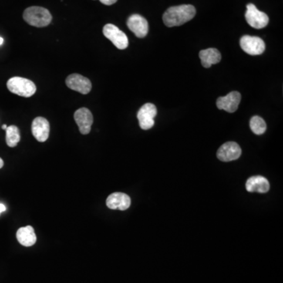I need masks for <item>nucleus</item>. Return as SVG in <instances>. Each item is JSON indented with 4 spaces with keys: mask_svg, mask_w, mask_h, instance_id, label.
Returning <instances> with one entry per match:
<instances>
[{
    "mask_svg": "<svg viewBox=\"0 0 283 283\" xmlns=\"http://www.w3.org/2000/svg\"><path fill=\"white\" fill-rule=\"evenodd\" d=\"M4 162L2 158H0V169H2L4 167Z\"/></svg>",
    "mask_w": 283,
    "mask_h": 283,
    "instance_id": "nucleus-22",
    "label": "nucleus"
},
{
    "mask_svg": "<svg viewBox=\"0 0 283 283\" xmlns=\"http://www.w3.org/2000/svg\"><path fill=\"white\" fill-rule=\"evenodd\" d=\"M157 108L152 103L143 105L138 112L139 126L143 130H149L154 125V117L157 115Z\"/></svg>",
    "mask_w": 283,
    "mask_h": 283,
    "instance_id": "nucleus-7",
    "label": "nucleus"
},
{
    "mask_svg": "<svg viewBox=\"0 0 283 283\" xmlns=\"http://www.w3.org/2000/svg\"><path fill=\"white\" fill-rule=\"evenodd\" d=\"M127 25L138 38H144L149 32L148 21L139 14H133L129 17Z\"/></svg>",
    "mask_w": 283,
    "mask_h": 283,
    "instance_id": "nucleus-10",
    "label": "nucleus"
},
{
    "mask_svg": "<svg viewBox=\"0 0 283 283\" xmlns=\"http://www.w3.org/2000/svg\"><path fill=\"white\" fill-rule=\"evenodd\" d=\"M106 206L110 210L124 211L130 207L131 198L126 193H113L106 199Z\"/></svg>",
    "mask_w": 283,
    "mask_h": 283,
    "instance_id": "nucleus-14",
    "label": "nucleus"
},
{
    "mask_svg": "<svg viewBox=\"0 0 283 283\" xmlns=\"http://www.w3.org/2000/svg\"><path fill=\"white\" fill-rule=\"evenodd\" d=\"M17 239L18 242L25 247H30L36 242V235L33 227L31 226L21 227L17 231Z\"/></svg>",
    "mask_w": 283,
    "mask_h": 283,
    "instance_id": "nucleus-16",
    "label": "nucleus"
},
{
    "mask_svg": "<svg viewBox=\"0 0 283 283\" xmlns=\"http://www.w3.org/2000/svg\"><path fill=\"white\" fill-rule=\"evenodd\" d=\"M23 18L28 25L38 28L48 26L52 21L49 11L41 7H28L24 12Z\"/></svg>",
    "mask_w": 283,
    "mask_h": 283,
    "instance_id": "nucleus-2",
    "label": "nucleus"
},
{
    "mask_svg": "<svg viewBox=\"0 0 283 283\" xmlns=\"http://www.w3.org/2000/svg\"><path fill=\"white\" fill-rule=\"evenodd\" d=\"M7 85L10 92L25 98L32 96L36 92V87L32 81L19 76L11 78Z\"/></svg>",
    "mask_w": 283,
    "mask_h": 283,
    "instance_id": "nucleus-3",
    "label": "nucleus"
},
{
    "mask_svg": "<svg viewBox=\"0 0 283 283\" xmlns=\"http://www.w3.org/2000/svg\"><path fill=\"white\" fill-rule=\"evenodd\" d=\"M247 191L257 192V193H265L268 192L270 189V184L268 180L264 176H252L247 180L246 183Z\"/></svg>",
    "mask_w": 283,
    "mask_h": 283,
    "instance_id": "nucleus-15",
    "label": "nucleus"
},
{
    "mask_svg": "<svg viewBox=\"0 0 283 283\" xmlns=\"http://www.w3.org/2000/svg\"><path fill=\"white\" fill-rule=\"evenodd\" d=\"M195 14V7L192 5L172 7L164 14V23L167 27L180 26L193 19Z\"/></svg>",
    "mask_w": 283,
    "mask_h": 283,
    "instance_id": "nucleus-1",
    "label": "nucleus"
},
{
    "mask_svg": "<svg viewBox=\"0 0 283 283\" xmlns=\"http://www.w3.org/2000/svg\"><path fill=\"white\" fill-rule=\"evenodd\" d=\"M74 119L79 127V132L83 135L90 133L93 124V116L91 111L87 108H80L74 113Z\"/></svg>",
    "mask_w": 283,
    "mask_h": 283,
    "instance_id": "nucleus-12",
    "label": "nucleus"
},
{
    "mask_svg": "<svg viewBox=\"0 0 283 283\" xmlns=\"http://www.w3.org/2000/svg\"><path fill=\"white\" fill-rule=\"evenodd\" d=\"M6 211V206L4 205L0 204V214L3 213V212Z\"/></svg>",
    "mask_w": 283,
    "mask_h": 283,
    "instance_id": "nucleus-21",
    "label": "nucleus"
},
{
    "mask_svg": "<svg viewBox=\"0 0 283 283\" xmlns=\"http://www.w3.org/2000/svg\"><path fill=\"white\" fill-rule=\"evenodd\" d=\"M247 11L245 17H246L247 23L250 26L257 28V29H261V28H265L268 25V22H269L268 16L265 13L259 11L254 4H249L247 6Z\"/></svg>",
    "mask_w": 283,
    "mask_h": 283,
    "instance_id": "nucleus-4",
    "label": "nucleus"
},
{
    "mask_svg": "<svg viewBox=\"0 0 283 283\" xmlns=\"http://www.w3.org/2000/svg\"><path fill=\"white\" fill-rule=\"evenodd\" d=\"M103 34L118 49L125 50L129 47L128 36L116 25L113 24L105 25L103 28Z\"/></svg>",
    "mask_w": 283,
    "mask_h": 283,
    "instance_id": "nucleus-5",
    "label": "nucleus"
},
{
    "mask_svg": "<svg viewBox=\"0 0 283 283\" xmlns=\"http://www.w3.org/2000/svg\"><path fill=\"white\" fill-rule=\"evenodd\" d=\"M32 133L37 141L44 143L48 140L50 135V124L45 118L36 117L32 124Z\"/></svg>",
    "mask_w": 283,
    "mask_h": 283,
    "instance_id": "nucleus-13",
    "label": "nucleus"
},
{
    "mask_svg": "<svg viewBox=\"0 0 283 283\" xmlns=\"http://www.w3.org/2000/svg\"><path fill=\"white\" fill-rule=\"evenodd\" d=\"M241 49L250 55L256 56L264 53L265 44L261 38L251 35H243L240 39Z\"/></svg>",
    "mask_w": 283,
    "mask_h": 283,
    "instance_id": "nucleus-6",
    "label": "nucleus"
},
{
    "mask_svg": "<svg viewBox=\"0 0 283 283\" xmlns=\"http://www.w3.org/2000/svg\"><path fill=\"white\" fill-rule=\"evenodd\" d=\"M241 154L239 145L234 142H228L220 146L217 151V157L222 161L228 162L237 160Z\"/></svg>",
    "mask_w": 283,
    "mask_h": 283,
    "instance_id": "nucleus-9",
    "label": "nucleus"
},
{
    "mask_svg": "<svg viewBox=\"0 0 283 283\" xmlns=\"http://www.w3.org/2000/svg\"><path fill=\"white\" fill-rule=\"evenodd\" d=\"M3 44H4V39L2 37H0V45H2Z\"/></svg>",
    "mask_w": 283,
    "mask_h": 283,
    "instance_id": "nucleus-23",
    "label": "nucleus"
},
{
    "mask_svg": "<svg viewBox=\"0 0 283 283\" xmlns=\"http://www.w3.org/2000/svg\"><path fill=\"white\" fill-rule=\"evenodd\" d=\"M241 99V94L239 92H230L226 96L220 97L217 99V108L219 109L227 111L228 113H234L239 106Z\"/></svg>",
    "mask_w": 283,
    "mask_h": 283,
    "instance_id": "nucleus-11",
    "label": "nucleus"
},
{
    "mask_svg": "<svg viewBox=\"0 0 283 283\" xmlns=\"http://www.w3.org/2000/svg\"><path fill=\"white\" fill-rule=\"evenodd\" d=\"M21 140L20 131L18 127L11 125L6 129V142L10 147H15Z\"/></svg>",
    "mask_w": 283,
    "mask_h": 283,
    "instance_id": "nucleus-18",
    "label": "nucleus"
},
{
    "mask_svg": "<svg viewBox=\"0 0 283 283\" xmlns=\"http://www.w3.org/2000/svg\"><path fill=\"white\" fill-rule=\"evenodd\" d=\"M65 84L71 90L76 91L83 95H87L92 91V85L90 79L79 74L74 73L69 75L66 78Z\"/></svg>",
    "mask_w": 283,
    "mask_h": 283,
    "instance_id": "nucleus-8",
    "label": "nucleus"
},
{
    "mask_svg": "<svg viewBox=\"0 0 283 283\" xmlns=\"http://www.w3.org/2000/svg\"><path fill=\"white\" fill-rule=\"evenodd\" d=\"M2 129H4V130H6V129H7V126L6 125H4L2 126Z\"/></svg>",
    "mask_w": 283,
    "mask_h": 283,
    "instance_id": "nucleus-24",
    "label": "nucleus"
},
{
    "mask_svg": "<svg viewBox=\"0 0 283 283\" xmlns=\"http://www.w3.org/2000/svg\"><path fill=\"white\" fill-rule=\"evenodd\" d=\"M250 129L256 135H262L266 132L267 125L263 118L259 116H254L250 120Z\"/></svg>",
    "mask_w": 283,
    "mask_h": 283,
    "instance_id": "nucleus-19",
    "label": "nucleus"
},
{
    "mask_svg": "<svg viewBox=\"0 0 283 283\" xmlns=\"http://www.w3.org/2000/svg\"><path fill=\"white\" fill-rule=\"evenodd\" d=\"M100 2L104 5L110 6L117 2V0H100Z\"/></svg>",
    "mask_w": 283,
    "mask_h": 283,
    "instance_id": "nucleus-20",
    "label": "nucleus"
},
{
    "mask_svg": "<svg viewBox=\"0 0 283 283\" xmlns=\"http://www.w3.org/2000/svg\"><path fill=\"white\" fill-rule=\"evenodd\" d=\"M201 64L205 68H210L213 65L218 64L221 60V54L216 48L203 50L199 53Z\"/></svg>",
    "mask_w": 283,
    "mask_h": 283,
    "instance_id": "nucleus-17",
    "label": "nucleus"
}]
</instances>
